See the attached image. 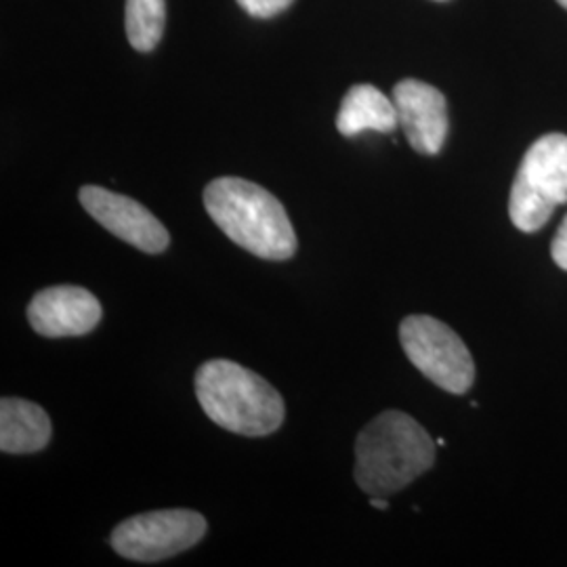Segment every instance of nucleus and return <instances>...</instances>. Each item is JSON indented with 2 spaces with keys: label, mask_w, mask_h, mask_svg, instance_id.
<instances>
[{
  "label": "nucleus",
  "mask_w": 567,
  "mask_h": 567,
  "mask_svg": "<svg viewBox=\"0 0 567 567\" xmlns=\"http://www.w3.org/2000/svg\"><path fill=\"white\" fill-rule=\"evenodd\" d=\"M204 206L225 236L265 261H288L299 243L282 203L257 183L219 177L204 189Z\"/></svg>",
  "instance_id": "nucleus-1"
},
{
  "label": "nucleus",
  "mask_w": 567,
  "mask_h": 567,
  "mask_svg": "<svg viewBox=\"0 0 567 567\" xmlns=\"http://www.w3.org/2000/svg\"><path fill=\"white\" fill-rule=\"evenodd\" d=\"M435 465V442L410 414L386 410L355 442V484L370 498H389Z\"/></svg>",
  "instance_id": "nucleus-2"
},
{
  "label": "nucleus",
  "mask_w": 567,
  "mask_h": 567,
  "mask_svg": "<svg viewBox=\"0 0 567 567\" xmlns=\"http://www.w3.org/2000/svg\"><path fill=\"white\" fill-rule=\"evenodd\" d=\"M194 386L204 414L221 429L244 437H264L282 426L286 408L280 391L238 362H204Z\"/></svg>",
  "instance_id": "nucleus-3"
},
{
  "label": "nucleus",
  "mask_w": 567,
  "mask_h": 567,
  "mask_svg": "<svg viewBox=\"0 0 567 567\" xmlns=\"http://www.w3.org/2000/svg\"><path fill=\"white\" fill-rule=\"evenodd\" d=\"M567 203V137L548 133L532 143L511 187L508 215L517 229L545 227L555 208Z\"/></svg>",
  "instance_id": "nucleus-4"
},
{
  "label": "nucleus",
  "mask_w": 567,
  "mask_h": 567,
  "mask_svg": "<svg viewBox=\"0 0 567 567\" xmlns=\"http://www.w3.org/2000/svg\"><path fill=\"white\" fill-rule=\"evenodd\" d=\"M400 343L408 360L433 385L463 395L475 381V364L465 341L431 316H408L400 324Z\"/></svg>",
  "instance_id": "nucleus-5"
},
{
  "label": "nucleus",
  "mask_w": 567,
  "mask_h": 567,
  "mask_svg": "<svg viewBox=\"0 0 567 567\" xmlns=\"http://www.w3.org/2000/svg\"><path fill=\"white\" fill-rule=\"evenodd\" d=\"M206 517L198 511H150L114 527L110 545L128 561L158 564L196 547L206 536Z\"/></svg>",
  "instance_id": "nucleus-6"
},
{
  "label": "nucleus",
  "mask_w": 567,
  "mask_h": 567,
  "mask_svg": "<svg viewBox=\"0 0 567 567\" xmlns=\"http://www.w3.org/2000/svg\"><path fill=\"white\" fill-rule=\"evenodd\" d=\"M79 200L97 224L122 243L140 248L145 255H161L168 248V229L137 200L100 185H84Z\"/></svg>",
  "instance_id": "nucleus-7"
},
{
  "label": "nucleus",
  "mask_w": 567,
  "mask_h": 567,
  "mask_svg": "<svg viewBox=\"0 0 567 567\" xmlns=\"http://www.w3.org/2000/svg\"><path fill=\"white\" fill-rule=\"evenodd\" d=\"M102 303L81 286H51L28 305V322L44 339L84 337L102 322Z\"/></svg>",
  "instance_id": "nucleus-8"
},
{
  "label": "nucleus",
  "mask_w": 567,
  "mask_h": 567,
  "mask_svg": "<svg viewBox=\"0 0 567 567\" xmlns=\"http://www.w3.org/2000/svg\"><path fill=\"white\" fill-rule=\"evenodd\" d=\"M393 103L414 152L435 156L447 137V103L442 91L426 82L405 79L393 89Z\"/></svg>",
  "instance_id": "nucleus-9"
},
{
  "label": "nucleus",
  "mask_w": 567,
  "mask_h": 567,
  "mask_svg": "<svg viewBox=\"0 0 567 567\" xmlns=\"http://www.w3.org/2000/svg\"><path fill=\"white\" fill-rule=\"evenodd\" d=\"M51 419L41 405L20 398L0 402V450L4 454H34L51 442Z\"/></svg>",
  "instance_id": "nucleus-10"
},
{
  "label": "nucleus",
  "mask_w": 567,
  "mask_h": 567,
  "mask_svg": "<svg viewBox=\"0 0 567 567\" xmlns=\"http://www.w3.org/2000/svg\"><path fill=\"white\" fill-rule=\"evenodd\" d=\"M400 124L395 103L372 84H355L347 91L341 103L337 128L344 137H355L364 131L391 133Z\"/></svg>",
  "instance_id": "nucleus-11"
},
{
  "label": "nucleus",
  "mask_w": 567,
  "mask_h": 567,
  "mask_svg": "<svg viewBox=\"0 0 567 567\" xmlns=\"http://www.w3.org/2000/svg\"><path fill=\"white\" fill-rule=\"evenodd\" d=\"M166 4L164 0H126L124 28L135 51L150 53L163 41Z\"/></svg>",
  "instance_id": "nucleus-12"
},
{
  "label": "nucleus",
  "mask_w": 567,
  "mask_h": 567,
  "mask_svg": "<svg viewBox=\"0 0 567 567\" xmlns=\"http://www.w3.org/2000/svg\"><path fill=\"white\" fill-rule=\"evenodd\" d=\"M295 0H238V4L252 18L269 20L286 11Z\"/></svg>",
  "instance_id": "nucleus-13"
},
{
  "label": "nucleus",
  "mask_w": 567,
  "mask_h": 567,
  "mask_svg": "<svg viewBox=\"0 0 567 567\" xmlns=\"http://www.w3.org/2000/svg\"><path fill=\"white\" fill-rule=\"evenodd\" d=\"M550 257H553L557 267L567 271V215L564 224L559 225V229L553 238V244H550Z\"/></svg>",
  "instance_id": "nucleus-14"
},
{
  "label": "nucleus",
  "mask_w": 567,
  "mask_h": 567,
  "mask_svg": "<svg viewBox=\"0 0 567 567\" xmlns=\"http://www.w3.org/2000/svg\"><path fill=\"white\" fill-rule=\"evenodd\" d=\"M370 505H372V507L381 508V511H385V508L389 507L386 498H379V496H372V498H370Z\"/></svg>",
  "instance_id": "nucleus-15"
},
{
  "label": "nucleus",
  "mask_w": 567,
  "mask_h": 567,
  "mask_svg": "<svg viewBox=\"0 0 567 567\" xmlns=\"http://www.w3.org/2000/svg\"><path fill=\"white\" fill-rule=\"evenodd\" d=\"M557 2H559L564 9H567V0H557Z\"/></svg>",
  "instance_id": "nucleus-16"
}]
</instances>
